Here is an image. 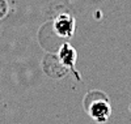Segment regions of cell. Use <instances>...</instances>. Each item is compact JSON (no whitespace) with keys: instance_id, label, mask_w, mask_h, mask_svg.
I'll use <instances>...</instances> for the list:
<instances>
[{"instance_id":"3957f363","label":"cell","mask_w":131,"mask_h":124,"mask_svg":"<svg viewBox=\"0 0 131 124\" xmlns=\"http://www.w3.org/2000/svg\"><path fill=\"white\" fill-rule=\"evenodd\" d=\"M57 33L62 37H71L73 33V20L68 16H59L55 21Z\"/></svg>"},{"instance_id":"7a4b0ae2","label":"cell","mask_w":131,"mask_h":124,"mask_svg":"<svg viewBox=\"0 0 131 124\" xmlns=\"http://www.w3.org/2000/svg\"><path fill=\"white\" fill-rule=\"evenodd\" d=\"M58 59L60 60V63L66 67L67 69H70V71H72L73 73H75V76H76V78L79 80V75H78V72L75 71V61H76V52H75V50H73V47L72 46H70L68 43H64L63 46H62V48H60V51H59V54H58Z\"/></svg>"},{"instance_id":"6da1fadb","label":"cell","mask_w":131,"mask_h":124,"mask_svg":"<svg viewBox=\"0 0 131 124\" xmlns=\"http://www.w3.org/2000/svg\"><path fill=\"white\" fill-rule=\"evenodd\" d=\"M88 111H89V115L91 118L97 121V123H106L109 116H110V112H112V108H110V105H109L107 99H94L91 102L89 107H88Z\"/></svg>"}]
</instances>
